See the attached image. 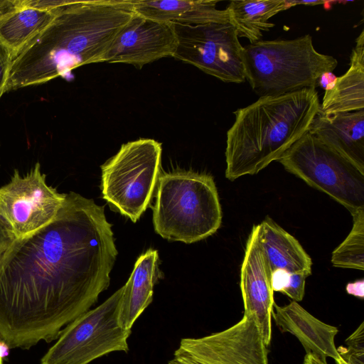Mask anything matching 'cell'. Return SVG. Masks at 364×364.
<instances>
[{
    "mask_svg": "<svg viewBox=\"0 0 364 364\" xmlns=\"http://www.w3.org/2000/svg\"><path fill=\"white\" fill-rule=\"evenodd\" d=\"M117 255L104 206L70 192L55 218L16 239L0 262V342L58 339L109 285Z\"/></svg>",
    "mask_w": 364,
    "mask_h": 364,
    "instance_id": "1",
    "label": "cell"
},
{
    "mask_svg": "<svg viewBox=\"0 0 364 364\" xmlns=\"http://www.w3.org/2000/svg\"><path fill=\"white\" fill-rule=\"evenodd\" d=\"M134 14L132 0H75L12 61L5 92L66 77L73 70L100 63Z\"/></svg>",
    "mask_w": 364,
    "mask_h": 364,
    "instance_id": "2",
    "label": "cell"
},
{
    "mask_svg": "<svg viewBox=\"0 0 364 364\" xmlns=\"http://www.w3.org/2000/svg\"><path fill=\"white\" fill-rule=\"evenodd\" d=\"M316 88L260 97L233 113L227 132L225 177L254 175L277 161L306 132L319 112Z\"/></svg>",
    "mask_w": 364,
    "mask_h": 364,
    "instance_id": "3",
    "label": "cell"
},
{
    "mask_svg": "<svg viewBox=\"0 0 364 364\" xmlns=\"http://www.w3.org/2000/svg\"><path fill=\"white\" fill-rule=\"evenodd\" d=\"M153 223L163 238L193 243L214 234L222 223V209L213 178L193 171L159 176Z\"/></svg>",
    "mask_w": 364,
    "mask_h": 364,
    "instance_id": "4",
    "label": "cell"
},
{
    "mask_svg": "<svg viewBox=\"0 0 364 364\" xmlns=\"http://www.w3.org/2000/svg\"><path fill=\"white\" fill-rule=\"evenodd\" d=\"M245 79L260 97L316 88L320 76L338 60L317 51L309 34L291 40H259L243 46Z\"/></svg>",
    "mask_w": 364,
    "mask_h": 364,
    "instance_id": "5",
    "label": "cell"
},
{
    "mask_svg": "<svg viewBox=\"0 0 364 364\" xmlns=\"http://www.w3.org/2000/svg\"><path fill=\"white\" fill-rule=\"evenodd\" d=\"M161 153L159 141L139 139L122 144L101 166L102 198L133 223L150 203L159 178Z\"/></svg>",
    "mask_w": 364,
    "mask_h": 364,
    "instance_id": "6",
    "label": "cell"
},
{
    "mask_svg": "<svg viewBox=\"0 0 364 364\" xmlns=\"http://www.w3.org/2000/svg\"><path fill=\"white\" fill-rule=\"evenodd\" d=\"M278 161L288 172L326 193L350 213L364 208V172L309 132Z\"/></svg>",
    "mask_w": 364,
    "mask_h": 364,
    "instance_id": "7",
    "label": "cell"
},
{
    "mask_svg": "<svg viewBox=\"0 0 364 364\" xmlns=\"http://www.w3.org/2000/svg\"><path fill=\"white\" fill-rule=\"evenodd\" d=\"M122 292L123 287L70 323L43 356L41 364H88L112 352H128L132 330L118 323Z\"/></svg>",
    "mask_w": 364,
    "mask_h": 364,
    "instance_id": "8",
    "label": "cell"
},
{
    "mask_svg": "<svg viewBox=\"0 0 364 364\" xmlns=\"http://www.w3.org/2000/svg\"><path fill=\"white\" fill-rule=\"evenodd\" d=\"M177 48L173 57L225 82L246 80L243 46L230 23L188 25L173 23Z\"/></svg>",
    "mask_w": 364,
    "mask_h": 364,
    "instance_id": "9",
    "label": "cell"
},
{
    "mask_svg": "<svg viewBox=\"0 0 364 364\" xmlns=\"http://www.w3.org/2000/svg\"><path fill=\"white\" fill-rule=\"evenodd\" d=\"M65 196L47 184L39 163L23 176L15 169L10 181L0 187V217L16 239L25 237L55 218Z\"/></svg>",
    "mask_w": 364,
    "mask_h": 364,
    "instance_id": "10",
    "label": "cell"
},
{
    "mask_svg": "<svg viewBox=\"0 0 364 364\" xmlns=\"http://www.w3.org/2000/svg\"><path fill=\"white\" fill-rule=\"evenodd\" d=\"M255 320L243 315L231 327L181 339L168 364H268V350Z\"/></svg>",
    "mask_w": 364,
    "mask_h": 364,
    "instance_id": "11",
    "label": "cell"
},
{
    "mask_svg": "<svg viewBox=\"0 0 364 364\" xmlns=\"http://www.w3.org/2000/svg\"><path fill=\"white\" fill-rule=\"evenodd\" d=\"M173 23L152 20L134 12L100 63L131 64L139 68L165 57L177 48Z\"/></svg>",
    "mask_w": 364,
    "mask_h": 364,
    "instance_id": "12",
    "label": "cell"
},
{
    "mask_svg": "<svg viewBox=\"0 0 364 364\" xmlns=\"http://www.w3.org/2000/svg\"><path fill=\"white\" fill-rule=\"evenodd\" d=\"M272 271L259 240V225H255L247 240L240 270L244 315L252 317L268 346L272 339V313L274 304Z\"/></svg>",
    "mask_w": 364,
    "mask_h": 364,
    "instance_id": "13",
    "label": "cell"
},
{
    "mask_svg": "<svg viewBox=\"0 0 364 364\" xmlns=\"http://www.w3.org/2000/svg\"><path fill=\"white\" fill-rule=\"evenodd\" d=\"M272 318L282 332H289L298 338L306 354L323 360L328 357L335 361L339 359L335 345L338 328L321 321L296 301L283 306L274 303Z\"/></svg>",
    "mask_w": 364,
    "mask_h": 364,
    "instance_id": "14",
    "label": "cell"
},
{
    "mask_svg": "<svg viewBox=\"0 0 364 364\" xmlns=\"http://www.w3.org/2000/svg\"><path fill=\"white\" fill-rule=\"evenodd\" d=\"M308 132L364 172V109L331 115L318 112Z\"/></svg>",
    "mask_w": 364,
    "mask_h": 364,
    "instance_id": "15",
    "label": "cell"
},
{
    "mask_svg": "<svg viewBox=\"0 0 364 364\" xmlns=\"http://www.w3.org/2000/svg\"><path fill=\"white\" fill-rule=\"evenodd\" d=\"M133 11L162 22L200 25L229 23L225 9L217 8L218 1L132 0Z\"/></svg>",
    "mask_w": 364,
    "mask_h": 364,
    "instance_id": "16",
    "label": "cell"
},
{
    "mask_svg": "<svg viewBox=\"0 0 364 364\" xmlns=\"http://www.w3.org/2000/svg\"><path fill=\"white\" fill-rule=\"evenodd\" d=\"M158 252L149 249L136 261L120 301L118 323L131 329L136 320L151 303L154 284L161 277L159 269Z\"/></svg>",
    "mask_w": 364,
    "mask_h": 364,
    "instance_id": "17",
    "label": "cell"
},
{
    "mask_svg": "<svg viewBox=\"0 0 364 364\" xmlns=\"http://www.w3.org/2000/svg\"><path fill=\"white\" fill-rule=\"evenodd\" d=\"M364 109V30L355 39L348 70L325 90L319 113L331 115Z\"/></svg>",
    "mask_w": 364,
    "mask_h": 364,
    "instance_id": "18",
    "label": "cell"
},
{
    "mask_svg": "<svg viewBox=\"0 0 364 364\" xmlns=\"http://www.w3.org/2000/svg\"><path fill=\"white\" fill-rule=\"evenodd\" d=\"M259 225V240L271 271L283 269L289 273L311 274L312 260L299 241L267 217Z\"/></svg>",
    "mask_w": 364,
    "mask_h": 364,
    "instance_id": "19",
    "label": "cell"
},
{
    "mask_svg": "<svg viewBox=\"0 0 364 364\" xmlns=\"http://www.w3.org/2000/svg\"><path fill=\"white\" fill-rule=\"evenodd\" d=\"M57 9L22 6L17 0L15 9L0 16V43L12 61L48 25Z\"/></svg>",
    "mask_w": 364,
    "mask_h": 364,
    "instance_id": "20",
    "label": "cell"
},
{
    "mask_svg": "<svg viewBox=\"0 0 364 364\" xmlns=\"http://www.w3.org/2000/svg\"><path fill=\"white\" fill-rule=\"evenodd\" d=\"M294 6L293 0H238L231 1L225 10L238 37L253 43L275 26L269 22L272 17Z\"/></svg>",
    "mask_w": 364,
    "mask_h": 364,
    "instance_id": "21",
    "label": "cell"
},
{
    "mask_svg": "<svg viewBox=\"0 0 364 364\" xmlns=\"http://www.w3.org/2000/svg\"><path fill=\"white\" fill-rule=\"evenodd\" d=\"M353 228L346 239L333 250L334 267L364 270V208L351 213Z\"/></svg>",
    "mask_w": 364,
    "mask_h": 364,
    "instance_id": "22",
    "label": "cell"
},
{
    "mask_svg": "<svg viewBox=\"0 0 364 364\" xmlns=\"http://www.w3.org/2000/svg\"><path fill=\"white\" fill-rule=\"evenodd\" d=\"M346 347L337 348L339 359L336 364H364V323L346 340Z\"/></svg>",
    "mask_w": 364,
    "mask_h": 364,
    "instance_id": "23",
    "label": "cell"
},
{
    "mask_svg": "<svg viewBox=\"0 0 364 364\" xmlns=\"http://www.w3.org/2000/svg\"><path fill=\"white\" fill-rule=\"evenodd\" d=\"M308 277L302 274H290L289 281L282 294L291 298L294 301H301L304 296L306 279Z\"/></svg>",
    "mask_w": 364,
    "mask_h": 364,
    "instance_id": "24",
    "label": "cell"
},
{
    "mask_svg": "<svg viewBox=\"0 0 364 364\" xmlns=\"http://www.w3.org/2000/svg\"><path fill=\"white\" fill-rule=\"evenodd\" d=\"M12 58L8 50L0 43V98L5 93Z\"/></svg>",
    "mask_w": 364,
    "mask_h": 364,
    "instance_id": "25",
    "label": "cell"
},
{
    "mask_svg": "<svg viewBox=\"0 0 364 364\" xmlns=\"http://www.w3.org/2000/svg\"><path fill=\"white\" fill-rule=\"evenodd\" d=\"M16 239L9 225L0 217V262Z\"/></svg>",
    "mask_w": 364,
    "mask_h": 364,
    "instance_id": "26",
    "label": "cell"
},
{
    "mask_svg": "<svg viewBox=\"0 0 364 364\" xmlns=\"http://www.w3.org/2000/svg\"><path fill=\"white\" fill-rule=\"evenodd\" d=\"M290 274L283 269H276L271 274V287L273 291H282L288 285Z\"/></svg>",
    "mask_w": 364,
    "mask_h": 364,
    "instance_id": "27",
    "label": "cell"
},
{
    "mask_svg": "<svg viewBox=\"0 0 364 364\" xmlns=\"http://www.w3.org/2000/svg\"><path fill=\"white\" fill-rule=\"evenodd\" d=\"M346 290L348 294L363 299L364 297V280L360 279L348 283Z\"/></svg>",
    "mask_w": 364,
    "mask_h": 364,
    "instance_id": "28",
    "label": "cell"
},
{
    "mask_svg": "<svg viewBox=\"0 0 364 364\" xmlns=\"http://www.w3.org/2000/svg\"><path fill=\"white\" fill-rule=\"evenodd\" d=\"M336 78L337 77H336L332 72H327L320 76L317 85L327 90L332 87Z\"/></svg>",
    "mask_w": 364,
    "mask_h": 364,
    "instance_id": "29",
    "label": "cell"
},
{
    "mask_svg": "<svg viewBox=\"0 0 364 364\" xmlns=\"http://www.w3.org/2000/svg\"><path fill=\"white\" fill-rule=\"evenodd\" d=\"M303 364H328L323 360L312 354H306Z\"/></svg>",
    "mask_w": 364,
    "mask_h": 364,
    "instance_id": "30",
    "label": "cell"
},
{
    "mask_svg": "<svg viewBox=\"0 0 364 364\" xmlns=\"http://www.w3.org/2000/svg\"><path fill=\"white\" fill-rule=\"evenodd\" d=\"M328 1H295L296 6H316L319 4H325Z\"/></svg>",
    "mask_w": 364,
    "mask_h": 364,
    "instance_id": "31",
    "label": "cell"
},
{
    "mask_svg": "<svg viewBox=\"0 0 364 364\" xmlns=\"http://www.w3.org/2000/svg\"><path fill=\"white\" fill-rule=\"evenodd\" d=\"M0 364H3V358H2V355L1 353V352H0Z\"/></svg>",
    "mask_w": 364,
    "mask_h": 364,
    "instance_id": "32",
    "label": "cell"
}]
</instances>
